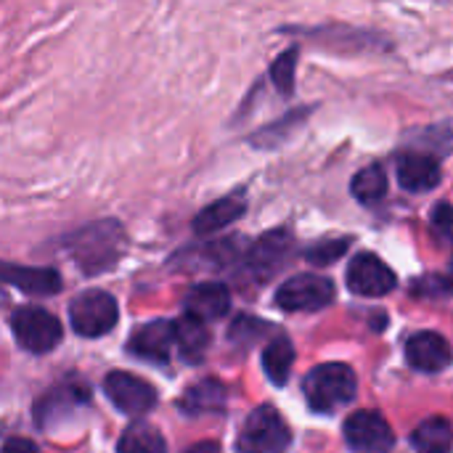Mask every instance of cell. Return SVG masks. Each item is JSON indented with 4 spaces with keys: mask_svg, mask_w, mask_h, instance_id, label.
<instances>
[{
    "mask_svg": "<svg viewBox=\"0 0 453 453\" xmlns=\"http://www.w3.org/2000/svg\"><path fill=\"white\" fill-rule=\"evenodd\" d=\"M175 348L188 364H199L204 358V350L210 348L207 326L183 316L180 321H175Z\"/></svg>",
    "mask_w": 453,
    "mask_h": 453,
    "instance_id": "obj_19",
    "label": "cell"
},
{
    "mask_svg": "<svg viewBox=\"0 0 453 453\" xmlns=\"http://www.w3.org/2000/svg\"><path fill=\"white\" fill-rule=\"evenodd\" d=\"M247 210V199L242 191L223 196L220 202H212L210 207H204L196 218H194V231L196 234H215L226 226H231L234 220H239Z\"/></svg>",
    "mask_w": 453,
    "mask_h": 453,
    "instance_id": "obj_17",
    "label": "cell"
},
{
    "mask_svg": "<svg viewBox=\"0 0 453 453\" xmlns=\"http://www.w3.org/2000/svg\"><path fill=\"white\" fill-rule=\"evenodd\" d=\"M292 250H295V242L287 231H271L247 252V271L257 281H268L289 260Z\"/></svg>",
    "mask_w": 453,
    "mask_h": 453,
    "instance_id": "obj_12",
    "label": "cell"
},
{
    "mask_svg": "<svg viewBox=\"0 0 453 453\" xmlns=\"http://www.w3.org/2000/svg\"><path fill=\"white\" fill-rule=\"evenodd\" d=\"M265 326L255 319V316H239L236 321H234V326H231V332H228V337L234 340V342H252L255 340V334H260Z\"/></svg>",
    "mask_w": 453,
    "mask_h": 453,
    "instance_id": "obj_26",
    "label": "cell"
},
{
    "mask_svg": "<svg viewBox=\"0 0 453 453\" xmlns=\"http://www.w3.org/2000/svg\"><path fill=\"white\" fill-rule=\"evenodd\" d=\"M348 289L358 297H385L395 289L398 279L388 263H382L374 252H361L348 265Z\"/></svg>",
    "mask_w": 453,
    "mask_h": 453,
    "instance_id": "obj_9",
    "label": "cell"
},
{
    "mask_svg": "<svg viewBox=\"0 0 453 453\" xmlns=\"http://www.w3.org/2000/svg\"><path fill=\"white\" fill-rule=\"evenodd\" d=\"M406 361L425 374H438L451 364V345L438 332H419L406 342Z\"/></svg>",
    "mask_w": 453,
    "mask_h": 453,
    "instance_id": "obj_14",
    "label": "cell"
},
{
    "mask_svg": "<svg viewBox=\"0 0 453 453\" xmlns=\"http://www.w3.org/2000/svg\"><path fill=\"white\" fill-rule=\"evenodd\" d=\"M183 311H186V319H194L199 324L218 321L231 311V292L226 284H218V281L196 284L188 289L183 300Z\"/></svg>",
    "mask_w": 453,
    "mask_h": 453,
    "instance_id": "obj_13",
    "label": "cell"
},
{
    "mask_svg": "<svg viewBox=\"0 0 453 453\" xmlns=\"http://www.w3.org/2000/svg\"><path fill=\"white\" fill-rule=\"evenodd\" d=\"M175 348V321L170 319H154L149 324H141L127 342V350L143 361L165 364Z\"/></svg>",
    "mask_w": 453,
    "mask_h": 453,
    "instance_id": "obj_11",
    "label": "cell"
},
{
    "mask_svg": "<svg viewBox=\"0 0 453 453\" xmlns=\"http://www.w3.org/2000/svg\"><path fill=\"white\" fill-rule=\"evenodd\" d=\"M350 188L361 202H380L388 194V175L380 165H369L353 175Z\"/></svg>",
    "mask_w": 453,
    "mask_h": 453,
    "instance_id": "obj_23",
    "label": "cell"
},
{
    "mask_svg": "<svg viewBox=\"0 0 453 453\" xmlns=\"http://www.w3.org/2000/svg\"><path fill=\"white\" fill-rule=\"evenodd\" d=\"M0 281L27 292V295H56V292H61V276L53 268H27V265L0 263Z\"/></svg>",
    "mask_w": 453,
    "mask_h": 453,
    "instance_id": "obj_15",
    "label": "cell"
},
{
    "mask_svg": "<svg viewBox=\"0 0 453 453\" xmlns=\"http://www.w3.org/2000/svg\"><path fill=\"white\" fill-rule=\"evenodd\" d=\"M398 183L406 191H414V194L435 188L441 183V165H438V159L430 157V154H419V151L403 154L398 159Z\"/></svg>",
    "mask_w": 453,
    "mask_h": 453,
    "instance_id": "obj_16",
    "label": "cell"
},
{
    "mask_svg": "<svg viewBox=\"0 0 453 453\" xmlns=\"http://www.w3.org/2000/svg\"><path fill=\"white\" fill-rule=\"evenodd\" d=\"M292 366H295V345L287 337H276L265 350H263V372L268 374V380L281 388L289 382L292 377Z\"/></svg>",
    "mask_w": 453,
    "mask_h": 453,
    "instance_id": "obj_21",
    "label": "cell"
},
{
    "mask_svg": "<svg viewBox=\"0 0 453 453\" xmlns=\"http://www.w3.org/2000/svg\"><path fill=\"white\" fill-rule=\"evenodd\" d=\"M104 393L127 417L149 414L157 406V398H159L157 390L146 380H141V377H135L130 372H109L106 380H104Z\"/></svg>",
    "mask_w": 453,
    "mask_h": 453,
    "instance_id": "obj_8",
    "label": "cell"
},
{
    "mask_svg": "<svg viewBox=\"0 0 453 453\" xmlns=\"http://www.w3.org/2000/svg\"><path fill=\"white\" fill-rule=\"evenodd\" d=\"M411 443L417 453H451V422L446 417H433L427 422H422L414 435Z\"/></svg>",
    "mask_w": 453,
    "mask_h": 453,
    "instance_id": "obj_22",
    "label": "cell"
},
{
    "mask_svg": "<svg viewBox=\"0 0 453 453\" xmlns=\"http://www.w3.org/2000/svg\"><path fill=\"white\" fill-rule=\"evenodd\" d=\"M292 446V430L273 406H257L236 438L239 453H287Z\"/></svg>",
    "mask_w": 453,
    "mask_h": 453,
    "instance_id": "obj_3",
    "label": "cell"
},
{
    "mask_svg": "<svg viewBox=\"0 0 453 453\" xmlns=\"http://www.w3.org/2000/svg\"><path fill=\"white\" fill-rule=\"evenodd\" d=\"M90 401L88 390L77 382H66L56 390H50L48 395H42L35 406V419L37 427L42 430H53L64 422H69L80 409H85Z\"/></svg>",
    "mask_w": 453,
    "mask_h": 453,
    "instance_id": "obj_10",
    "label": "cell"
},
{
    "mask_svg": "<svg viewBox=\"0 0 453 453\" xmlns=\"http://www.w3.org/2000/svg\"><path fill=\"white\" fill-rule=\"evenodd\" d=\"M125 247H127V236L117 220H101L69 236V250L74 263L90 276L109 271L122 257Z\"/></svg>",
    "mask_w": 453,
    "mask_h": 453,
    "instance_id": "obj_1",
    "label": "cell"
},
{
    "mask_svg": "<svg viewBox=\"0 0 453 453\" xmlns=\"http://www.w3.org/2000/svg\"><path fill=\"white\" fill-rule=\"evenodd\" d=\"M348 239H337V242H321V244H316V247H311L308 252H305V257L311 260V263H319V265H324V263H334L345 250H348Z\"/></svg>",
    "mask_w": 453,
    "mask_h": 453,
    "instance_id": "obj_25",
    "label": "cell"
},
{
    "mask_svg": "<svg viewBox=\"0 0 453 453\" xmlns=\"http://www.w3.org/2000/svg\"><path fill=\"white\" fill-rule=\"evenodd\" d=\"M295 69H297V48L284 50V53L273 61V66H271V80L276 82L279 93L289 96V93L295 90Z\"/></svg>",
    "mask_w": 453,
    "mask_h": 453,
    "instance_id": "obj_24",
    "label": "cell"
},
{
    "mask_svg": "<svg viewBox=\"0 0 453 453\" xmlns=\"http://www.w3.org/2000/svg\"><path fill=\"white\" fill-rule=\"evenodd\" d=\"M228 401V390L226 385H220L218 380H202L196 385H191L183 398L178 401L180 411L196 417V414H210V411H220Z\"/></svg>",
    "mask_w": 453,
    "mask_h": 453,
    "instance_id": "obj_18",
    "label": "cell"
},
{
    "mask_svg": "<svg viewBox=\"0 0 453 453\" xmlns=\"http://www.w3.org/2000/svg\"><path fill=\"white\" fill-rule=\"evenodd\" d=\"M186 453H223V451H220V446H218V443L204 441V443H194V446H191Z\"/></svg>",
    "mask_w": 453,
    "mask_h": 453,
    "instance_id": "obj_29",
    "label": "cell"
},
{
    "mask_svg": "<svg viewBox=\"0 0 453 453\" xmlns=\"http://www.w3.org/2000/svg\"><path fill=\"white\" fill-rule=\"evenodd\" d=\"M334 300V284L326 276L303 273L287 279L276 292V305L287 313H313Z\"/></svg>",
    "mask_w": 453,
    "mask_h": 453,
    "instance_id": "obj_6",
    "label": "cell"
},
{
    "mask_svg": "<svg viewBox=\"0 0 453 453\" xmlns=\"http://www.w3.org/2000/svg\"><path fill=\"white\" fill-rule=\"evenodd\" d=\"M356 372L348 364H321L311 369L303 382L305 401L319 414H329L348 406L356 398Z\"/></svg>",
    "mask_w": 453,
    "mask_h": 453,
    "instance_id": "obj_2",
    "label": "cell"
},
{
    "mask_svg": "<svg viewBox=\"0 0 453 453\" xmlns=\"http://www.w3.org/2000/svg\"><path fill=\"white\" fill-rule=\"evenodd\" d=\"M117 453H167V443L151 422H133L119 435Z\"/></svg>",
    "mask_w": 453,
    "mask_h": 453,
    "instance_id": "obj_20",
    "label": "cell"
},
{
    "mask_svg": "<svg viewBox=\"0 0 453 453\" xmlns=\"http://www.w3.org/2000/svg\"><path fill=\"white\" fill-rule=\"evenodd\" d=\"M433 223H435V228H438V234H441L443 239L451 236V204H449V202H441V204L435 207Z\"/></svg>",
    "mask_w": 453,
    "mask_h": 453,
    "instance_id": "obj_27",
    "label": "cell"
},
{
    "mask_svg": "<svg viewBox=\"0 0 453 453\" xmlns=\"http://www.w3.org/2000/svg\"><path fill=\"white\" fill-rule=\"evenodd\" d=\"M0 453H40V449L32 441H27V438H8L3 443Z\"/></svg>",
    "mask_w": 453,
    "mask_h": 453,
    "instance_id": "obj_28",
    "label": "cell"
},
{
    "mask_svg": "<svg viewBox=\"0 0 453 453\" xmlns=\"http://www.w3.org/2000/svg\"><path fill=\"white\" fill-rule=\"evenodd\" d=\"M11 329H13L16 342L35 356L50 353L61 342V334H64L58 319L37 305L16 308L11 313Z\"/></svg>",
    "mask_w": 453,
    "mask_h": 453,
    "instance_id": "obj_5",
    "label": "cell"
},
{
    "mask_svg": "<svg viewBox=\"0 0 453 453\" xmlns=\"http://www.w3.org/2000/svg\"><path fill=\"white\" fill-rule=\"evenodd\" d=\"M345 441L356 453H390L395 433L380 411L364 409L345 419Z\"/></svg>",
    "mask_w": 453,
    "mask_h": 453,
    "instance_id": "obj_7",
    "label": "cell"
},
{
    "mask_svg": "<svg viewBox=\"0 0 453 453\" xmlns=\"http://www.w3.org/2000/svg\"><path fill=\"white\" fill-rule=\"evenodd\" d=\"M119 305L106 289H85L69 303V321L80 337H104L117 326Z\"/></svg>",
    "mask_w": 453,
    "mask_h": 453,
    "instance_id": "obj_4",
    "label": "cell"
}]
</instances>
